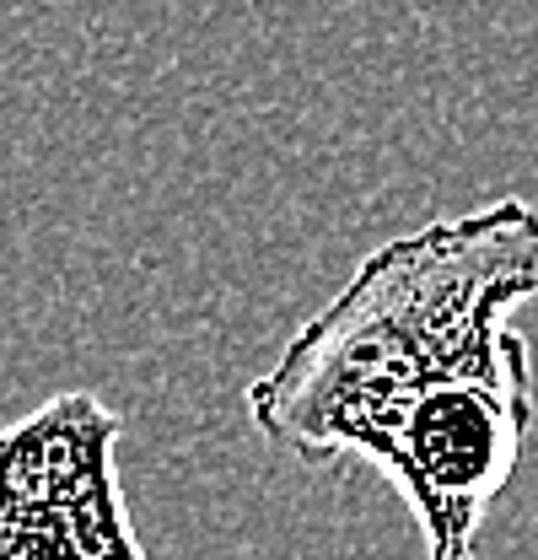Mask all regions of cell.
I'll return each instance as SVG.
<instances>
[{
  "mask_svg": "<svg viewBox=\"0 0 538 560\" xmlns=\"http://www.w3.org/2000/svg\"><path fill=\"white\" fill-rule=\"evenodd\" d=\"M534 296L538 206L517 195L399 232L254 377L248 416L307 464H383L420 405L464 383H534V350L512 329Z\"/></svg>",
  "mask_w": 538,
  "mask_h": 560,
  "instance_id": "6da1fadb",
  "label": "cell"
},
{
  "mask_svg": "<svg viewBox=\"0 0 538 560\" xmlns=\"http://www.w3.org/2000/svg\"><path fill=\"white\" fill-rule=\"evenodd\" d=\"M0 560H151L119 490V416L66 388L0 425Z\"/></svg>",
  "mask_w": 538,
  "mask_h": 560,
  "instance_id": "7a4b0ae2",
  "label": "cell"
}]
</instances>
